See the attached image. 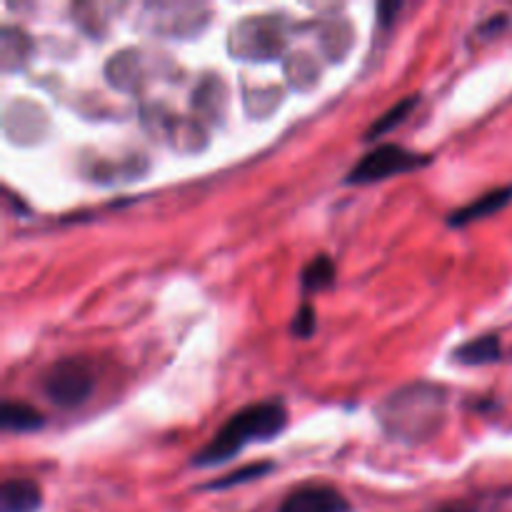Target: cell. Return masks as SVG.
<instances>
[{"label":"cell","mask_w":512,"mask_h":512,"mask_svg":"<svg viewBox=\"0 0 512 512\" xmlns=\"http://www.w3.org/2000/svg\"><path fill=\"white\" fill-rule=\"evenodd\" d=\"M288 428V408L283 400H263L240 408L213 435L203 450L193 455L195 468H215L243 453L250 443H270Z\"/></svg>","instance_id":"cell-1"},{"label":"cell","mask_w":512,"mask_h":512,"mask_svg":"<svg viewBox=\"0 0 512 512\" xmlns=\"http://www.w3.org/2000/svg\"><path fill=\"white\" fill-rule=\"evenodd\" d=\"M380 425L403 443L435 438L445 418V390L433 383H413L395 390L378 410Z\"/></svg>","instance_id":"cell-2"},{"label":"cell","mask_w":512,"mask_h":512,"mask_svg":"<svg viewBox=\"0 0 512 512\" xmlns=\"http://www.w3.org/2000/svg\"><path fill=\"white\" fill-rule=\"evenodd\" d=\"M430 163V155L418 153V150L403 148L395 143H383L375 150L365 153L353 170L348 173L345 183L348 185H370L380 180L395 178V175H408L415 170L425 168Z\"/></svg>","instance_id":"cell-3"},{"label":"cell","mask_w":512,"mask_h":512,"mask_svg":"<svg viewBox=\"0 0 512 512\" xmlns=\"http://www.w3.org/2000/svg\"><path fill=\"white\" fill-rule=\"evenodd\" d=\"M95 373L90 363L80 358H65L50 365L43 375V393L60 408H78L93 395Z\"/></svg>","instance_id":"cell-4"},{"label":"cell","mask_w":512,"mask_h":512,"mask_svg":"<svg viewBox=\"0 0 512 512\" xmlns=\"http://www.w3.org/2000/svg\"><path fill=\"white\" fill-rule=\"evenodd\" d=\"M278 512H353L348 498L330 485H305L280 503Z\"/></svg>","instance_id":"cell-5"},{"label":"cell","mask_w":512,"mask_h":512,"mask_svg":"<svg viewBox=\"0 0 512 512\" xmlns=\"http://www.w3.org/2000/svg\"><path fill=\"white\" fill-rule=\"evenodd\" d=\"M510 200H512V185H503V188L490 190V193L475 198L473 203L453 210V213L448 215V225L450 228H465V225L478 223V220L493 218L495 213H500L503 208H508Z\"/></svg>","instance_id":"cell-6"},{"label":"cell","mask_w":512,"mask_h":512,"mask_svg":"<svg viewBox=\"0 0 512 512\" xmlns=\"http://www.w3.org/2000/svg\"><path fill=\"white\" fill-rule=\"evenodd\" d=\"M43 505L40 488L28 478H10L0 488V512H38Z\"/></svg>","instance_id":"cell-7"},{"label":"cell","mask_w":512,"mask_h":512,"mask_svg":"<svg viewBox=\"0 0 512 512\" xmlns=\"http://www.w3.org/2000/svg\"><path fill=\"white\" fill-rule=\"evenodd\" d=\"M0 425L5 433H35L45 425V418L40 410H35L28 403H15V400H5L3 410H0Z\"/></svg>","instance_id":"cell-8"},{"label":"cell","mask_w":512,"mask_h":512,"mask_svg":"<svg viewBox=\"0 0 512 512\" xmlns=\"http://www.w3.org/2000/svg\"><path fill=\"white\" fill-rule=\"evenodd\" d=\"M503 358V343L498 335H483L453 350V360L460 365H490Z\"/></svg>","instance_id":"cell-9"},{"label":"cell","mask_w":512,"mask_h":512,"mask_svg":"<svg viewBox=\"0 0 512 512\" xmlns=\"http://www.w3.org/2000/svg\"><path fill=\"white\" fill-rule=\"evenodd\" d=\"M335 283V263L328 258V255H318V258L310 260L308 265L300 273V288H303V295L320 293V290L333 288Z\"/></svg>","instance_id":"cell-10"},{"label":"cell","mask_w":512,"mask_h":512,"mask_svg":"<svg viewBox=\"0 0 512 512\" xmlns=\"http://www.w3.org/2000/svg\"><path fill=\"white\" fill-rule=\"evenodd\" d=\"M418 103H420V95H408V98H400L393 108L385 110V113L380 115L373 125H370L368 133H365V140H380L383 135H388L390 130H395L400 123H405V118H408V115L418 108Z\"/></svg>","instance_id":"cell-11"},{"label":"cell","mask_w":512,"mask_h":512,"mask_svg":"<svg viewBox=\"0 0 512 512\" xmlns=\"http://www.w3.org/2000/svg\"><path fill=\"white\" fill-rule=\"evenodd\" d=\"M275 470V463L270 460H260V463H248L243 468L233 470V473L223 475V478H215L213 483L205 485V490H230V488H238V485L245 483H255V480L265 478Z\"/></svg>","instance_id":"cell-12"},{"label":"cell","mask_w":512,"mask_h":512,"mask_svg":"<svg viewBox=\"0 0 512 512\" xmlns=\"http://www.w3.org/2000/svg\"><path fill=\"white\" fill-rule=\"evenodd\" d=\"M315 330H318V315H315V308L310 303H303L298 308V313L293 315V323H290V333L298 340L313 338Z\"/></svg>","instance_id":"cell-13"},{"label":"cell","mask_w":512,"mask_h":512,"mask_svg":"<svg viewBox=\"0 0 512 512\" xmlns=\"http://www.w3.org/2000/svg\"><path fill=\"white\" fill-rule=\"evenodd\" d=\"M505 25H508V15H493V18H488V23L480 28V35H495L498 30H503Z\"/></svg>","instance_id":"cell-14"},{"label":"cell","mask_w":512,"mask_h":512,"mask_svg":"<svg viewBox=\"0 0 512 512\" xmlns=\"http://www.w3.org/2000/svg\"><path fill=\"white\" fill-rule=\"evenodd\" d=\"M440 512H470V510H463V508H448V510H440Z\"/></svg>","instance_id":"cell-15"}]
</instances>
